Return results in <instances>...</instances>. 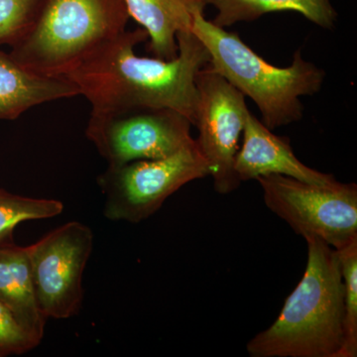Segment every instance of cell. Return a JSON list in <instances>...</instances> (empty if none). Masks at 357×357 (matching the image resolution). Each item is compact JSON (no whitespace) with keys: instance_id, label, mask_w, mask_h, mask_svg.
Listing matches in <instances>:
<instances>
[{"instance_id":"1","label":"cell","mask_w":357,"mask_h":357,"mask_svg":"<svg viewBox=\"0 0 357 357\" xmlns=\"http://www.w3.org/2000/svg\"><path fill=\"white\" fill-rule=\"evenodd\" d=\"M142 27L105 42L64 77L91 102L93 114L141 109H169L195 126L199 93L196 77L210 54L192 31L178 33L173 60L139 57L134 49L148 41Z\"/></svg>"},{"instance_id":"2","label":"cell","mask_w":357,"mask_h":357,"mask_svg":"<svg viewBox=\"0 0 357 357\" xmlns=\"http://www.w3.org/2000/svg\"><path fill=\"white\" fill-rule=\"evenodd\" d=\"M306 270L276 321L249 340L251 357H337L344 338V281L335 249L305 237Z\"/></svg>"},{"instance_id":"3","label":"cell","mask_w":357,"mask_h":357,"mask_svg":"<svg viewBox=\"0 0 357 357\" xmlns=\"http://www.w3.org/2000/svg\"><path fill=\"white\" fill-rule=\"evenodd\" d=\"M192 31L210 54L211 69L255 102L271 130L299 121L304 110L301 96L321 91L325 72L305 61L301 51L287 68L269 64L237 33L206 20L204 11L195 14Z\"/></svg>"},{"instance_id":"4","label":"cell","mask_w":357,"mask_h":357,"mask_svg":"<svg viewBox=\"0 0 357 357\" xmlns=\"http://www.w3.org/2000/svg\"><path fill=\"white\" fill-rule=\"evenodd\" d=\"M129 20L126 0H46L36 22L9 55L37 74L64 77L126 31Z\"/></svg>"},{"instance_id":"5","label":"cell","mask_w":357,"mask_h":357,"mask_svg":"<svg viewBox=\"0 0 357 357\" xmlns=\"http://www.w3.org/2000/svg\"><path fill=\"white\" fill-rule=\"evenodd\" d=\"M210 176L196 139L166 158L109 167L98 178L107 220L137 223L153 215L183 185Z\"/></svg>"},{"instance_id":"6","label":"cell","mask_w":357,"mask_h":357,"mask_svg":"<svg viewBox=\"0 0 357 357\" xmlns=\"http://www.w3.org/2000/svg\"><path fill=\"white\" fill-rule=\"evenodd\" d=\"M268 208L299 236L340 250L357 239V185L321 187L282 175L256 178Z\"/></svg>"},{"instance_id":"7","label":"cell","mask_w":357,"mask_h":357,"mask_svg":"<svg viewBox=\"0 0 357 357\" xmlns=\"http://www.w3.org/2000/svg\"><path fill=\"white\" fill-rule=\"evenodd\" d=\"M192 123L169 109H141L93 114L86 136L109 167L166 158L194 142Z\"/></svg>"},{"instance_id":"8","label":"cell","mask_w":357,"mask_h":357,"mask_svg":"<svg viewBox=\"0 0 357 357\" xmlns=\"http://www.w3.org/2000/svg\"><path fill=\"white\" fill-rule=\"evenodd\" d=\"M93 248L84 223L70 222L27 246L35 292L47 319H69L83 305V276Z\"/></svg>"},{"instance_id":"9","label":"cell","mask_w":357,"mask_h":357,"mask_svg":"<svg viewBox=\"0 0 357 357\" xmlns=\"http://www.w3.org/2000/svg\"><path fill=\"white\" fill-rule=\"evenodd\" d=\"M199 93L195 126L196 139L220 195L234 192L241 184L234 171L239 139L250 112L245 96L206 65L196 77Z\"/></svg>"},{"instance_id":"10","label":"cell","mask_w":357,"mask_h":357,"mask_svg":"<svg viewBox=\"0 0 357 357\" xmlns=\"http://www.w3.org/2000/svg\"><path fill=\"white\" fill-rule=\"evenodd\" d=\"M243 133V146L234 162V171L241 183L262 176L282 175L321 187L340 184L331 174L319 172L302 163L294 153L289 138L272 132L251 112Z\"/></svg>"},{"instance_id":"11","label":"cell","mask_w":357,"mask_h":357,"mask_svg":"<svg viewBox=\"0 0 357 357\" xmlns=\"http://www.w3.org/2000/svg\"><path fill=\"white\" fill-rule=\"evenodd\" d=\"M77 96L79 89L68 77L37 74L0 51V121H13L33 107Z\"/></svg>"},{"instance_id":"12","label":"cell","mask_w":357,"mask_h":357,"mask_svg":"<svg viewBox=\"0 0 357 357\" xmlns=\"http://www.w3.org/2000/svg\"><path fill=\"white\" fill-rule=\"evenodd\" d=\"M129 16L147 32V49L155 58L178 56V33L192 31L195 14L204 11V0H126Z\"/></svg>"},{"instance_id":"13","label":"cell","mask_w":357,"mask_h":357,"mask_svg":"<svg viewBox=\"0 0 357 357\" xmlns=\"http://www.w3.org/2000/svg\"><path fill=\"white\" fill-rule=\"evenodd\" d=\"M0 303L42 342L47 318L40 309L26 248L13 241L0 244Z\"/></svg>"},{"instance_id":"14","label":"cell","mask_w":357,"mask_h":357,"mask_svg":"<svg viewBox=\"0 0 357 357\" xmlns=\"http://www.w3.org/2000/svg\"><path fill=\"white\" fill-rule=\"evenodd\" d=\"M218 10L213 24L225 28L243 21H253L264 14L294 11L312 23L332 29L337 18L331 0H204Z\"/></svg>"},{"instance_id":"15","label":"cell","mask_w":357,"mask_h":357,"mask_svg":"<svg viewBox=\"0 0 357 357\" xmlns=\"http://www.w3.org/2000/svg\"><path fill=\"white\" fill-rule=\"evenodd\" d=\"M63 210L64 204L56 199L27 198L0 190V244L13 241L20 222L54 218Z\"/></svg>"},{"instance_id":"16","label":"cell","mask_w":357,"mask_h":357,"mask_svg":"<svg viewBox=\"0 0 357 357\" xmlns=\"http://www.w3.org/2000/svg\"><path fill=\"white\" fill-rule=\"evenodd\" d=\"M344 281V338L337 357L357 356V239L337 250Z\"/></svg>"},{"instance_id":"17","label":"cell","mask_w":357,"mask_h":357,"mask_svg":"<svg viewBox=\"0 0 357 357\" xmlns=\"http://www.w3.org/2000/svg\"><path fill=\"white\" fill-rule=\"evenodd\" d=\"M46 0H0V46L13 47L30 31Z\"/></svg>"},{"instance_id":"18","label":"cell","mask_w":357,"mask_h":357,"mask_svg":"<svg viewBox=\"0 0 357 357\" xmlns=\"http://www.w3.org/2000/svg\"><path fill=\"white\" fill-rule=\"evenodd\" d=\"M40 342L21 325L13 312L0 303V357L26 354Z\"/></svg>"}]
</instances>
